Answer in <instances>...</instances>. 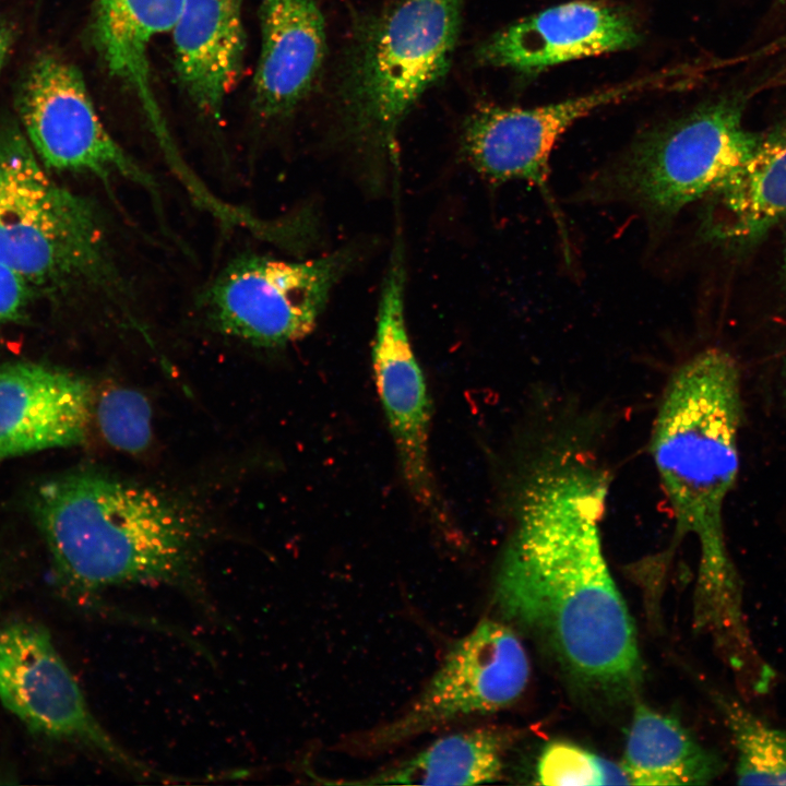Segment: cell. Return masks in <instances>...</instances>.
Wrapping results in <instances>:
<instances>
[{
    "mask_svg": "<svg viewBox=\"0 0 786 786\" xmlns=\"http://www.w3.org/2000/svg\"><path fill=\"white\" fill-rule=\"evenodd\" d=\"M760 138L745 128L742 103L724 98L646 133L595 177L590 192L664 223L718 190Z\"/></svg>",
    "mask_w": 786,
    "mask_h": 786,
    "instance_id": "5b68a950",
    "label": "cell"
},
{
    "mask_svg": "<svg viewBox=\"0 0 786 786\" xmlns=\"http://www.w3.org/2000/svg\"><path fill=\"white\" fill-rule=\"evenodd\" d=\"M253 104L267 120L289 117L314 91L327 57L320 0H261Z\"/></svg>",
    "mask_w": 786,
    "mask_h": 786,
    "instance_id": "9a60e30c",
    "label": "cell"
},
{
    "mask_svg": "<svg viewBox=\"0 0 786 786\" xmlns=\"http://www.w3.org/2000/svg\"><path fill=\"white\" fill-rule=\"evenodd\" d=\"M352 261L349 249L303 261L240 255L205 288L200 306L228 336L260 347L285 346L314 330Z\"/></svg>",
    "mask_w": 786,
    "mask_h": 786,
    "instance_id": "52a82bcc",
    "label": "cell"
},
{
    "mask_svg": "<svg viewBox=\"0 0 786 786\" xmlns=\"http://www.w3.org/2000/svg\"><path fill=\"white\" fill-rule=\"evenodd\" d=\"M184 0H96L95 38L109 72L138 96L170 167L182 164L152 88L148 46L171 31Z\"/></svg>",
    "mask_w": 786,
    "mask_h": 786,
    "instance_id": "e0dca14e",
    "label": "cell"
},
{
    "mask_svg": "<svg viewBox=\"0 0 786 786\" xmlns=\"http://www.w3.org/2000/svg\"><path fill=\"white\" fill-rule=\"evenodd\" d=\"M608 484L577 458L541 467L524 490L499 563L495 599L587 688L622 694L641 678L632 618L604 557Z\"/></svg>",
    "mask_w": 786,
    "mask_h": 786,
    "instance_id": "6da1fadb",
    "label": "cell"
},
{
    "mask_svg": "<svg viewBox=\"0 0 786 786\" xmlns=\"http://www.w3.org/2000/svg\"><path fill=\"white\" fill-rule=\"evenodd\" d=\"M10 46L11 33L4 25L0 24V72L8 56Z\"/></svg>",
    "mask_w": 786,
    "mask_h": 786,
    "instance_id": "484cf974",
    "label": "cell"
},
{
    "mask_svg": "<svg viewBox=\"0 0 786 786\" xmlns=\"http://www.w3.org/2000/svg\"><path fill=\"white\" fill-rule=\"evenodd\" d=\"M710 198L707 229L725 242L750 243L785 218L786 121L761 134L751 156Z\"/></svg>",
    "mask_w": 786,
    "mask_h": 786,
    "instance_id": "ac0fdd59",
    "label": "cell"
},
{
    "mask_svg": "<svg viewBox=\"0 0 786 786\" xmlns=\"http://www.w3.org/2000/svg\"><path fill=\"white\" fill-rule=\"evenodd\" d=\"M536 773L543 785L630 784L621 764L563 741L551 742L543 750Z\"/></svg>",
    "mask_w": 786,
    "mask_h": 786,
    "instance_id": "603a6c76",
    "label": "cell"
},
{
    "mask_svg": "<svg viewBox=\"0 0 786 786\" xmlns=\"http://www.w3.org/2000/svg\"><path fill=\"white\" fill-rule=\"evenodd\" d=\"M785 219H786V217H785ZM784 264H785V273H786V250H785V260H784Z\"/></svg>",
    "mask_w": 786,
    "mask_h": 786,
    "instance_id": "83f0119b",
    "label": "cell"
},
{
    "mask_svg": "<svg viewBox=\"0 0 786 786\" xmlns=\"http://www.w3.org/2000/svg\"><path fill=\"white\" fill-rule=\"evenodd\" d=\"M39 162L26 136L0 132V206L45 175Z\"/></svg>",
    "mask_w": 786,
    "mask_h": 786,
    "instance_id": "cb8c5ba5",
    "label": "cell"
},
{
    "mask_svg": "<svg viewBox=\"0 0 786 786\" xmlns=\"http://www.w3.org/2000/svg\"><path fill=\"white\" fill-rule=\"evenodd\" d=\"M243 0H184L172 27L177 76L204 114L219 119L243 67Z\"/></svg>",
    "mask_w": 786,
    "mask_h": 786,
    "instance_id": "2e32d148",
    "label": "cell"
},
{
    "mask_svg": "<svg viewBox=\"0 0 786 786\" xmlns=\"http://www.w3.org/2000/svg\"><path fill=\"white\" fill-rule=\"evenodd\" d=\"M739 376L735 359L720 348L687 359L664 390L651 438L677 532L699 544L695 606L717 615L745 603L724 527L725 503L739 471Z\"/></svg>",
    "mask_w": 786,
    "mask_h": 786,
    "instance_id": "7a4b0ae2",
    "label": "cell"
},
{
    "mask_svg": "<svg viewBox=\"0 0 786 786\" xmlns=\"http://www.w3.org/2000/svg\"><path fill=\"white\" fill-rule=\"evenodd\" d=\"M3 591H4V577H3L2 569L0 567V602H1Z\"/></svg>",
    "mask_w": 786,
    "mask_h": 786,
    "instance_id": "4316f807",
    "label": "cell"
},
{
    "mask_svg": "<svg viewBox=\"0 0 786 786\" xmlns=\"http://www.w3.org/2000/svg\"><path fill=\"white\" fill-rule=\"evenodd\" d=\"M720 707L736 750L737 783L786 785V731L733 698H720Z\"/></svg>",
    "mask_w": 786,
    "mask_h": 786,
    "instance_id": "44dd1931",
    "label": "cell"
},
{
    "mask_svg": "<svg viewBox=\"0 0 786 786\" xmlns=\"http://www.w3.org/2000/svg\"><path fill=\"white\" fill-rule=\"evenodd\" d=\"M33 295L34 289L20 275L0 263V324L22 320Z\"/></svg>",
    "mask_w": 786,
    "mask_h": 786,
    "instance_id": "d4e9b609",
    "label": "cell"
},
{
    "mask_svg": "<svg viewBox=\"0 0 786 786\" xmlns=\"http://www.w3.org/2000/svg\"><path fill=\"white\" fill-rule=\"evenodd\" d=\"M92 391L82 378L45 365H0V464L43 450L82 443Z\"/></svg>",
    "mask_w": 786,
    "mask_h": 786,
    "instance_id": "5bb4252c",
    "label": "cell"
},
{
    "mask_svg": "<svg viewBox=\"0 0 786 786\" xmlns=\"http://www.w3.org/2000/svg\"><path fill=\"white\" fill-rule=\"evenodd\" d=\"M785 384H786V381H785ZM785 392H786V390H785Z\"/></svg>",
    "mask_w": 786,
    "mask_h": 786,
    "instance_id": "f1b7e54d",
    "label": "cell"
},
{
    "mask_svg": "<svg viewBox=\"0 0 786 786\" xmlns=\"http://www.w3.org/2000/svg\"><path fill=\"white\" fill-rule=\"evenodd\" d=\"M99 431L114 449L138 454L152 439V408L140 391L112 386L102 392L96 404Z\"/></svg>",
    "mask_w": 786,
    "mask_h": 786,
    "instance_id": "7402d4cb",
    "label": "cell"
},
{
    "mask_svg": "<svg viewBox=\"0 0 786 786\" xmlns=\"http://www.w3.org/2000/svg\"><path fill=\"white\" fill-rule=\"evenodd\" d=\"M404 246L394 242L379 300L372 347L377 392L402 475L415 502L437 523H446L430 462L431 401L405 319Z\"/></svg>",
    "mask_w": 786,
    "mask_h": 786,
    "instance_id": "30bf717a",
    "label": "cell"
},
{
    "mask_svg": "<svg viewBox=\"0 0 786 786\" xmlns=\"http://www.w3.org/2000/svg\"><path fill=\"white\" fill-rule=\"evenodd\" d=\"M19 112L28 143L47 168L126 179L158 196L152 175L104 127L71 63L39 58L22 86Z\"/></svg>",
    "mask_w": 786,
    "mask_h": 786,
    "instance_id": "8fae6325",
    "label": "cell"
},
{
    "mask_svg": "<svg viewBox=\"0 0 786 786\" xmlns=\"http://www.w3.org/2000/svg\"><path fill=\"white\" fill-rule=\"evenodd\" d=\"M0 702L38 735L82 746L131 773L159 776L97 720L51 635L36 622L0 628Z\"/></svg>",
    "mask_w": 786,
    "mask_h": 786,
    "instance_id": "9c48e42d",
    "label": "cell"
},
{
    "mask_svg": "<svg viewBox=\"0 0 786 786\" xmlns=\"http://www.w3.org/2000/svg\"><path fill=\"white\" fill-rule=\"evenodd\" d=\"M467 0H388L359 14L340 52L332 108L373 169L395 163L402 122L450 70Z\"/></svg>",
    "mask_w": 786,
    "mask_h": 786,
    "instance_id": "277c9868",
    "label": "cell"
},
{
    "mask_svg": "<svg viewBox=\"0 0 786 786\" xmlns=\"http://www.w3.org/2000/svg\"><path fill=\"white\" fill-rule=\"evenodd\" d=\"M508 738L492 728L444 736L416 754L350 784L476 785L502 773Z\"/></svg>",
    "mask_w": 786,
    "mask_h": 786,
    "instance_id": "ffe728a7",
    "label": "cell"
},
{
    "mask_svg": "<svg viewBox=\"0 0 786 786\" xmlns=\"http://www.w3.org/2000/svg\"><path fill=\"white\" fill-rule=\"evenodd\" d=\"M621 766L632 785H705L723 771L722 760L674 717L645 705L634 710Z\"/></svg>",
    "mask_w": 786,
    "mask_h": 786,
    "instance_id": "d6986e66",
    "label": "cell"
},
{
    "mask_svg": "<svg viewBox=\"0 0 786 786\" xmlns=\"http://www.w3.org/2000/svg\"><path fill=\"white\" fill-rule=\"evenodd\" d=\"M640 35L623 13L590 1L561 3L522 19L481 41V66L521 72L630 49Z\"/></svg>",
    "mask_w": 786,
    "mask_h": 786,
    "instance_id": "4fadbf2b",
    "label": "cell"
},
{
    "mask_svg": "<svg viewBox=\"0 0 786 786\" xmlns=\"http://www.w3.org/2000/svg\"><path fill=\"white\" fill-rule=\"evenodd\" d=\"M0 263L33 289L126 295L98 212L47 175L0 206Z\"/></svg>",
    "mask_w": 786,
    "mask_h": 786,
    "instance_id": "8992f818",
    "label": "cell"
},
{
    "mask_svg": "<svg viewBox=\"0 0 786 786\" xmlns=\"http://www.w3.org/2000/svg\"><path fill=\"white\" fill-rule=\"evenodd\" d=\"M672 75L650 76L533 108L480 105L464 120L461 151L492 183L524 180L540 192L565 242V226L548 186L549 159L560 136L577 120L656 86Z\"/></svg>",
    "mask_w": 786,
    "mask_h": 786,
    "instance_id": "7c38bea8",
    "label": "cell"
},
{
    "mask_svg": "<svg viewBox=\"0 0 786 786\" xmlns=\"http://www.w3.org/2000/svg\"><path fill=\"white\" fill-rule=\"evenodd\" d=\"M528 676L527 654L515 632L484 620L449 650L401 716L354 745L360 751H378L457 718L507 707L521 696Z\"/></svg>",
    "mask_w": 786,
    "mask_h": 786,
    "instance_id": "ba28073f",
    "label": "cell"
},
{
    "mask_svg": "<svg viewBox=\"0 0 786 786\" xmlns=\"http://www.w3.org/2000/svg\"><path fill=\"white\" fill-rule=\"evenodd\" d=\"M31 510L59 583L74 596L153 584L205 596L198 532L148 488L94 472L71 473L37 487Z\"/></svg>",
    "mask_w": 786,
    "mask_h": 786,
    "instance_id": "3957f363",
    "label": "cell"
}]
</instances>
